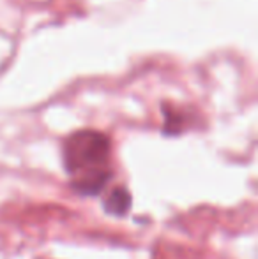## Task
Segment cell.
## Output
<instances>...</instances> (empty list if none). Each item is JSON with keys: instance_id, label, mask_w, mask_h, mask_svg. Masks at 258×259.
Returning a JSON list of instances; mask_svg holds the SVG:
<instances>
[{"instance_id": "obj_1", "label": "cell", "mask_w": 258, "mask_h": 259, "mask_svg": "<svg viewBox=\"0 0 258 259\" xmlns=\"http://www.w3.org/2000/svg\"><path fill=\"white\" fill-rule=\"evenodd\" d=\"M112 152V141L99 131L83 129L64 141L62 160L71 177L89 169L106 167Z\"/></svg>"}, {"instance_id": "obj_2", "label": "cell", "mask_w": 258, "mask_h": 259, "mask_svg": "<svg viewBox=\"0 0 258 259\" xmlns=\"http://www.w3.org/2000/svg\"><path fill=\"white\" fill-rule=\"evenodd\" d=\"M114 177V171L106 167H97L78 173L72 177L71 189L78 196H99L103 189L108 185V182Z\"/></svg>"}, {"instance_id": "obj_3", "label": "cell", "mask_w": 258, "mask_h": 259, "mask_svg": "<svg viewBox=\"0 0 258 259\" xmlns=\"http://www.w3.org/2000/svg\"><path fill=\"white\" fill-rule=\"evenodd\" d=\"M131 194L126 187H115L108 192V196L103 201V208L106 213L114 215V217H124L129 211L131 206Z\"/></svg>"}, {"instance_id": "obj_4", "label": "cell", "mask_w": 258, "mask_h": 259, "mask_svg": "<svg viewBox=\"0 0 258 259\" xmlns=\"http://www.w3.org/2000/svg\"><path fill=\"white\" fill-rule=\"evenodd\" d=\"M184 129V116L175 109L168 111L165 108V134H179Z\"/></svg>"}]
</instances>
